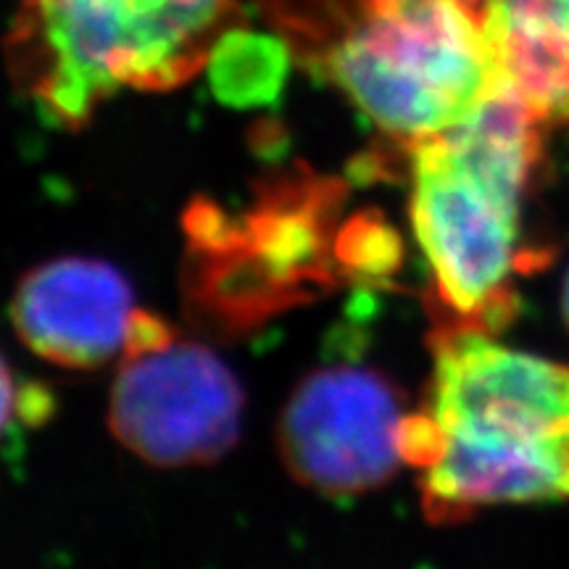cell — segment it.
<instances>
[{
  "mask_svg": "<svg viewBox=\"0 0 569 569\" xmlns=\"http://www.w3.org/2000/svg\"><path fill=\"white\" fill-rule=\"evenodd\" d=\"M430 522L569 498V367L443 322L403 438Z\"/></svg>",
  "mask_w": 569,
  "mask_h": 569,
  "instance_id": "6da1fadb",
  "label": "cell"
},
{
  "mask_svg": "<svg viewBox=\"0 0 569 569\" xmlns=\"http://www.w3.org/2000/svg\"><path fill=\"white\" fill-rule=\"evenodd\" d=\"M290 51L403 146L507 88L482 11L461 0H264Z\"/></svg>",
  "mask_w": 569,
  "mask_h": 569,
  "instance_id": "7a4b0ae2",
  "label": "cell"
},
{
  "mask_svg": "<svg viewBox=\"0 0 569 569\" xmlns=\"http://www.w3.org/2000/svg\"><path fill=\"white\" fill-rule=\"evenodd\" d=\"M543 122L503 88L465 122L411 142L409 219L446 322L496 332L528 272L522 211Z\"/></svg>",
  "mask_w": 569,
  "mask_h": 569,
  "instance_id": "3957f363",
  "label": "cell"
},
{
  "mask_svg": "<svg viewBox=\"0 0 569 569\" xmlns=\"http://www.w3.org/2000/svg\"><path fill=\"white\" fill-rule=\"evenodd\" d=\"M238 27V0H17L6 63L48 122L80 127L119 92L193 80Z\"/></svg>",
  "mask_w": 569,
  "mask_h": 569,
  "instance_id": "277c9868",
  "label": "cell"
},
{
  "mask_svg": "<svg viewBox=\"0 0 569 569\" xmlns=\"http://www.w3.org/2000/svg\"><path fill=\"white\" fill-rule=\"evenodd\" d=\"M243 407L238 377L209 346L140 311L109 403L127 451L156 467L209 465L238 440Z\"/></svg>",
  "mask_w": 569,
  "mask_h": 569,
  "instance_id": "5b68a950",
  "label": "cell"
},
{
  "mask_svg": "<svg viewBox=\"0 0 569 569\" xmlns=\"http://www.w3.org/2000/svg\"><path fill=\"white\" fill-rule=\"evenodd\" d=\"M411 411L401 390L367 365H327L306 375L284 403L277 448L301 482L330 496L380 488L407 465Z\"/></svg>",
  "mask_w": 569,
  "mask_h": 569,
  "instance_id": "8992f818",
  "label": "cell"
},
{
  "mask_svg": "<svg viewBox=\"0 0 569 569\" xmlns=\"http://www.w3.org/2000/svg\"><path fill=\"white\" fill-rule=\"evenodd\" d=\"M130 282L101 259L63 256L21 277L11 319L27 348L69 369H96L122 359L134 319Z\"/></svg>",
  "mask_w": 569,
  "mask_h": 569,
  "instance_id": "52a82bcc",
  "label": "cell"
},
{
  "mask_svg": "<svg viewBox=\"0 0 569 569\" xmlns=\"http://www.w3.org/2000/svg\"><path fill=\"white\" fill-rule=\"evenodd\" d=\"M482 19L509 88L543 124L569 127V0H486Z\"/></svg>",
  "mask_w": 569,
  "mask_h": 569,
  "instance_id": "ba28073f",
  "label": "cell"
},
{
  "mask_svg": "<svg viewBox=\"0 0 569 569\" xmlns=\"http://www.w3.org/2000/svg\"><path fill=\"white\" fill-rule=\"evenodd\" d=\"M30 403H40V398H30L24 388H19L9 361L0 353V438L11 430V425L27 415Z\"/></svg>",
  "mask_w": 569,
  "mask_h": 569,
  "instance_id": "9c48e42d",
  "label": "cell"
},
{
  "mask_svg": "<svg viewBox=\"0 0 569 569\" xmlns=\"http://www.w3.org/2000/svg\"><path fill=\"white\" fill-rule=\"evenodd\" d=\"M561 315H565V322L569 327V272L565 277V288H561Z\"/></svg>",
  "mask_w": 569,
  "mask_h": 569,
  "instance_id": "30bf717a",
  "label": "cell"
},
{
  "mask_svg": "<svg viewBox=\"0 0 569 569\" xmlns=\"http://www.w3.org/2000/svg\"><path fill=\"white\" fill-rule=\"evenodd\" d=\"M461 3L475 6V9H480V11H482V3H486V0H461Z\"/></svg>",
  "mask_w": 569,
  "mask_h": 569,
  "instance_id": "8fae6325",
  "label": "cell"
}]
</instances>
